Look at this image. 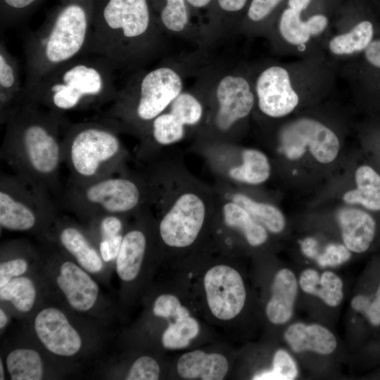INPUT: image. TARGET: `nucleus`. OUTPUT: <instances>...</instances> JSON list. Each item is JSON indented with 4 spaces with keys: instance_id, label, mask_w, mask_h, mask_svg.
Returning a JSON list of instances; mask_svg holds the SVG:
<instances>
[{
    "instance_id": "1",
    "label": "nucleus",
    "mask_w": 380,
    "mask_h": 380,
    "mask_svg": "<svg viewBox=\"0 0 380 380\" xmlns=\"http://www.w3.org/2000/svg\"><path fill=\"white\" fill-rule=\"evenodd\" d=\"M63 115L24 101L6 122L1 158L15 174L47 191L59 190Z\"/></svg>"
},
{
    "instance_id": "2",
    "label": "nucleus",
    "mask_w": 380,
    "mask_h": 380,
    "mask_svg": "<svg viewBox=\"0 0 380 380\" xmlns=\"http://www.w3.org/2000/svg\"><path fill=\"white\" fill-rule=\"evenodd\" d=\"M115 70L105 58L86 54L46 75L24 101L63 116L67 111L112 103L118 91Z\"/></svg>"
},
{
    "instance_id": "3",
    "label": "nucleus",
    "mask_w": 380,
    "mask_h": 380,
    "mask_svg": "<svg viewBox=\"0 0 380 380\" xmlns=\"http://www.w3.org/2000/svg\"><path fill=\"white\" fill-rule=\"evenodd\" d=\"M93 20L80 4H65L25 42V79L22 101L39 81L58 67L88 54Z\"/></svg>"
},
{
    "instance_id": "4",
    "label": "nucleus",
    "mask_w": 380,
    "mask_h": 380,
    "mask_svg": "<svg viewBox=\"0 0 380 380\" xmlns=\"http://www.w3.org/2000/svg\"><path fill=\"white\" fill-rule=\"evenodd\" d=\"M156 39L146 0H108L93 19L88 53L105 58L115 70L134 66L151 55Z\"/></svg>"
},
{
    "instance_id": "5",
    "label": "nucleus",
    "mask_w": 380,
    "mask_h": 380,
    "mask_svg": "<svg viewBox=\"0 0 380 380\" xmlns=\"http://www.w3.org/2000/svg\"><path fill=\"white\" fill-rule=\"evenodd\" d=\"M62 146L69 182L84 184L123 171L126 151L116 127L104 120L70 125Z\"/></svg>"
},
{
    "instance_id": "6",
    "label": "nucleus",
    "mask_w": 380,
    "mask_h": 380,
    "mask_svg": "<svg viewBox=\"0 0 380 380\" xmlns=\"http://www.w3.org/2000/svg\"><path fill=\"white\" fill-rule=\"evenodd\" d=\"M182 80L167 66L154 68L118 91L103 120L115 127L127 125L142 132L182 91Z\"/></svg>"
},
{
    "instance_id": "7",
    "label": "nucleus",
    "mask_w": 380,
    "mask_h": 380,
    "mask_svg": "<svg viewBox=\"0 0 380 380\" xmlns=\"http://www.w3.org/2000/svg\"><path fill=\"white\" fill-rule=\"evenodd\" d=\"M147 198L145 183L122 171L84 184L68 182L60 203L86 221L104 215L125 216L141 208Z\"/></svg>"
},
{
    "instance_id": "8",
    "label": "nucleus",
    "mask_w": 380,
    "mask_h": 380,
    "mask_svg": "<svg viewBox=\"0 0 380 380\" xmlns=\"http://www.w3.org/2000/svg\"><path fill=\"white\" fill-rule=\"evenodd\" d=\"M58 217L56 207L49 193L15 174L1 175V228L32 232L46 239Z\"/></svg>"
},
{
    "instance_id": "9",
    "label": "nucleus",
    "mask_w": 380,
    "mask_h": 380,
    "mask_svg": "<svg viewBox=\"0 0 380 380\" xmlns=\"http://www.w3.org/2000/svg\"><path fill=\"white\" fill-rule=\"evenodd\" d=\"M281 150L287 158H300L307 148L319 162H332L339 151L335 133L322 122L302 118L286 124L280 133Z\"/></svg>"
},
{
    "instance_id": "10",
    "label": "nucleus",
    "mask_w": 380,
    "mask_h": 380,
    "mask_svg": "<svg viewBox=\"0 0 380 380\" xmlns=\"http://www.w3.org/2000/svg\"><path fill=\"white\" fill-rule=\"evenodd\" d=\"M48 261L56 269V286L69 306L80 313L92 311L99 302L101 293L89 272L58 247L51 251Z\"/></svg>"
},
{
    "instance_id": "11",
    "label": "nucleus",
    "mask_w": 380,
    "mask_h": 380,
    "mask_svg": "<svg viewBox=\"0 0 380 380\" xmlns=\"http://www.w3.org/2000/svg\"><path fill=\"white\" fill-rule=\"evenodd\" d=\"M206 215L204 201L194 192L182 194L163 216L159 234L170 247L184 248L196 239Z\"/></svg>"
},
{
    "instance_id": "12",
    "label": "nucleus",
    "mask_w": 380,
    "mask_h": 380,
    "mask_svg": "<svg viewBox=\"0 0 380 380\" xmlns=\"http://www.w3.org/2000/svg\"><path fill=\"white\" fill-rule=\"evenodd\" d=\"M204 288L212 314L222 320L232 319L243 309L246 289L241 276L232 267L219 265L204 277Z\"/></svg>"
},
{
    "instance_id": "13",
    "label": "nucleus",
    "mask_w": 380,
    "mask_h": 380,
    "mask_svg": "<svg viewBox=\"0 0 380 380\" xmlns=\"http://www.w3.org/2000/svg\"><path fill=\"white\" fill-rule=\"evenodd\" d=\"M33 325L38 340L51 354L70 357L80 352L82 337L60 308L48 306L41 309Z\"/></svg>"
},
{
    "instance_id": "14",
    "label": "nucleus",
    "mask_w": 380,
    "mask_h": 380,
    "mask_svg": "<svg viewBox=\"0 0 380 380\" xmlns=\"http://www.w3.org/2000/svg\"><path fill=\"white\" fill-rule=\"evenodd\" d=\"M46 241L51 242L91 274L103 269V260L87 228L67 217L56 220Z\"/></svg>"
},
{
    "instance_id": "15",
    "label": "nucleus",
    "mask_w": 380,
    "mask_h": 380,
    "mask_svg": "<svg viewBox=\"0 0 380 380\" xmlns=\"http://www.w3.org/2000/svg\"><path fill=\"white\" fill-rule=\"evenodd\" d=\"M255 92L260 110L271 118L289 115L299 102L289 72L279 65L270 66L261 72L256 80Z\"/></svg>"
},
{
    "instance_id": "16",
    "label": "nucleus",
    "mask_w": 380,
    "mask_h": 380,
    "mask_svg": "<svg viewBox=\"0 0 380 380\" xmlns=\"http://www.w3.org/2000/svg\"><path fill=\"white\" fill-rule=\"evenodd\" d=\"M218 104L215 122L220 131L229 130L236 122L247 117L254 106L255 98L250 84L243 77L227 75L216 87Z\"/></svg>"
},
{
    "instance_id": "17",
    "label": "nucleus",
    "mask_w": 380,
    "mask_h": 380,
    "mask_svg": "<svg viewBox=\"0 0 380 380\" xmlns=\"http://www.w3.org/2000/svg\"><path fill=\"white\" fill-rule=\"evenodd\" d=\"M23 85L16 60L0 43V121L6 124L22 103Z\"/></svg>"
},
{
    "instance_id": "18",
    "label": "nucleus",
    "mask_w": 380,
    "mask_h": 380,
    "mask_svg": "<svg viewBox=\"0 0 380 380\" xmlns=\"http://www.w3.org/2000/svg\"><path fill=\"white\" fill-rule=\"evenodd\" d=\"M337 216L345 246L355 253L367 250L375 234L373 217L362 210L353 208L341 209Z\"/></svg>"
},
{
    "instance_id": "19",
    "label": "nucleus",
    "mask_w": 380,
    "mask_h": 380,
    "mask_svg": "<svg viewBox=\"0 0 380 380\" xmlns=\"http://www.w3.org/2000/svg\"><path fill=\"white\" fill-rule=\"evenodd\" d=\"M177 369L179 375L186 379L221 380L227 373L228 362L222 354H208L196 350L182 355Z\"/></svg>"
},
{
    "instance_id": "20",
    "label": "nucleus",
    "mask_w": 380,
    "mask_h": 380,
    "mask_svg": "<svg viewBox=\"0 0 380 380\" xmlns=\"http://www.w3.org/2000/svg\"><path fill=\"white\" fill-rule=\"evenodd\" d=\"M284 338L296 353L312 350L319 354L328 355L336 347L334 334L319 324H293L285 331Z\"/></svg>"
},
{
    "instance_id": "21",
    "label": "nucleus",
    "mask_w": 380,
    "mask_h": 380,
    "mask_svg": "<svg viewBox=\"0 0 380 380\" xmlns=\"http://www.w3.org/2000/svg\"><path fill=\"white\" fill-rule=\"evenodd\" d=\"M297 295V281L293 273L288 269L279 270L272 286V296L266 307L269 320L276 324L286 322L293 313Z\"/></svg>"
},
{
    "instance_id": "22",
    "label": "nucleus",
    "mask_w": 380,
    "mask_h": 380,
    "mask_svg": "<svg viewBox=\"0 0 380 380\" xmlns=\"http://www.w3.org/2000/svg\"><path fill=\"white\" fill-rule=\"evenodd\" d=\"M147 236L139 228L127 232L123 236L116 262V272L122 281L129 282L139 275L146 251Z\"/></svg>"
},
{
    "instance_id": "23",
    "label": "nucleus",
    "mask_w": 380,
    "mask_h": 380,
    "mask_svg": "<svg viewBox=\"0 0 380 380\" xmlns=\"http://www.w3.org/2000/svg\"><path fill=\"white\" fill-rule=\"evenodd\" d=\"M301 12L288 8L279 19V31L289 44L300 46L311 38L322 34L328 25V18L322 14L313 15L307 20L300 18Z\"/></svg>"
},
{
    "instance_id": "24",
    "label": "nucleus",
    "mask_w": 380,
    "mask_h": 380,
    "mask_svg": "<svg viewBox=\"0 0 380 380\" xmlns=\"http://www.w3.org/2000/svg\"><path fill=\"white\" fill-rule=\"evenodd\" d=\"M357 188L347 191L343 200L349 204H361L372 210H380V176L374 169L362 165L355 172Z\"/></svg>"
},
{
    "instance_id": "25",
    "label": "nucleus",
    "mask_w": 380,
    "mask_h": 380,
    "mask_svg": "<svg viewBox=\"0 0 380 380\" xmlns=\"http://www.w3.org/2000/svg\"><path fill=\"white\" fill-rule=\"evenodd\" d=\"M6 365L12 380H40L44 377L43 360L34 349H13L8 353Z\"/></svg>"
},
{
    "instance_id": "26",
    "label": "nucleus",
    "mask_w": 380,
    "mask_h": 380,
    "mask_svg": "<svg viewBox=\"0 0 380 380\" xmlns=\"http://www.w3.org/2000/svg\"><path fill=\"white\" fill-rule=\"evenodd\" d=\"M223 216L226 224L239 229L251 246H260L267 240L265 229L238 203L232 201L226 203L223 206Z\"/></svg>"
},
{
    "instance_id": "27",
    "label": "nucleus",
    "mask_w": 380,
    "mask_h": 380,
    "mask_svg": "<svg viewBox=\"0 0 380 380\" xmlns=\"http://www.w3.org/2000/svg\"><path fill=\"white\" fill-rule=\"evenodd\" d=\"M374 27L369 20L357 23L350 30L334 37L329 43L330 51L338 56L365 51L374 40Z\"/></svg>"
},
{
    "instance_id": "28",
    "label": "nucleus",
    "mask_w": 380,
    "mask_h": 380,
    "mask_svg": "<svg viewBox=\"0 0 380 380\" xmlns=\"http://www.w3.org/2000/svg\"><path fill=\"white\" fill-rule=\"evenodd\" d=\"M242 160L241 165L229 170L232 179L249 184H258L268 179L270 165L262 152L253 148L245 149L242 153Z\"/></svg>"
},
{
    "instance_id": "29",
    "label": "nucleus",
    "mask_w": 380,
    "mask_h": 380,
    "mask_svg": "<svg viewBox=\"0 0 380 380\" xmlns=\"http://www.w3.org/2000/svg\"><path fill=\"white\" fill-rule=\"evenodd\" d=\"M37 294L32 279L23 275L11 279L7 284L0 287L1 300L10 302L21 313L32 310L36 303Z\"/></svg>"
},
{
    "instance_id": "30",
    "label": "nucleus",
    "mask_w": 380,
    "mask_h": 380,
    "mask_svg": "<svg viewBox=\"0 0 380 380\" xmlns=\"http://www.w3.org/2000/svg\"><path fill=\"white\" fill-rule=\"evenodd\" d=\"M232 198V201L242 206L257 222H261L271 232L279 233L284 229L285 219L277 207L257 202L242 194H235Z\"/></svg>"
},
{
    "instance_id": "31",
    "label": "nucleus",
    "mask_w": 380,
    "mask_h": 380,
    "mask_svg": "<svg viewBox=\"0 0 380 380\" xmlns=\"http://www.w3.org/2000/svg\"><path fill=\"white\" fill-rule=\"evenodd\" d=\"M198 332L199 325L194 318L188 316L177 319L174 323L170 324L164 331L162 342L166 348H184Z\"/></svg>"
},
{
    "instance_id": "32",
    "label": "nucleus",
    "mask_w": 380,
    "mask_h": 380,
    "mask_svg": "<svg viewBox=\"0 0 380 380\" xmlns=\"http://www.w3.org/2000/svg\"><path fill=\"white\" fill-rule=\"evenodd\" d=\"M149 129L154 141L159 145L176 143L184 136V125L170 112L156 117Z\"/></svg>"
},
{
    "instance_id": "33",
    "label": "nucleus",
    "mask_w": 380,
    "mask_h": 380,
    "mask_svg": "<svg viewBox=\"0 0 380 380\" xmlns=\"http://www.w3.org/2000/svg\"><path fill=\"white\" fill-rule=\"evenodd\" d=\"M169 112L184 126L194 125L202 118L203 106L193 94L182 91L170 105Z\"/></svg>"
},
{
    "instance_id": "34",
    "label": "nucleus",
    "mask_w": 380,
    "mask_h": 380,
    "mask_svg": "<svg viewBox=\"0 0 380 380\" xmlns=\"http://www.w3.org/2000/svg\"><path fill=\"white\" fill-rule=\"evenodd\" d=\"M298 375L296 362L284 350H278L273 357V368L253 376L254 380H292Z\"/></svg>"
},
{
    "instance_id": "35",
    "label": "nucleus",
    "mask_w": 380,
    "mask_h": 380,
    "mask_svg": "<svg viewBox=\"0 0 380 380\" xmlns=\"http://www.w3.org/2000/svg\"><path fill=\"white\" fill-rule=\"evenodd\" d=\"M186 0H166L160 12V20L166 30L173 32L184 31L189 22Z\"/></svg>"
},
{
    "instance_id": "36",
    "label": "nucleus",
    "mask_w": 380,
    "mask_h": 380,
    "mask_svg": "<svg viewBox=\"0 0 380 380\" xmlns=\"http://www.w3.org/2000/svg\"><path fill=\"white\" fill-rule=\"evenodd\" d=\"M315 295L328 305H338L343 296L342 281L331 272H324L320 277Z\"/></svg>"
},
{
    "instance_id": "37",
    "label": "nucleus",
    "mask_w": 380,
    "mask_h": 380,
    "mask_svg": "<svg viewBox=\"0 0 380 380\" xmlns=\"http://www.w3.org/2000/svg\"><path fill=\"white\" fill-rule=\"evenodd\" d=\"M160 367L156 360L148 355L137 358L132 365L125 379L157 380L160 377Z\"/></svg>"
},
{
    "instance_id": "38",
    "label": "nucleus",
    "mask_w": 380,
    "mask_h": 380,
    "mask_svg": "<svg viewBox=\"0 0 380 380\" xmlns=\"http://www.w3.org/2000/svg\"><path fill=\"white\" fill-rule=\"evenodd\" d=\"M350 257V250L346 246L331 243L317 257V261L319 266L334 267L346 262Z\"/></svg>"
},
{
    "instance_id": "39",
    "label": "nucleus",
    "mask_w": 380,
    "mask_h": 380,
    "mask_svg": "<svg viewBox=\"0 0 380 380\" xmlns=\"http://www.w3.org/2000/svg\"><path fill=\"white\" fill-rule=\"evenodd\" d=\"M182 307L179 299L171 294H162L155 300L153 312L157 317L176 318Z\"/></svg>"
},
{
    "instance_id": "40",
    "label": "nucleus",
    "mask_w": 380,
    "mask_h": 380,
    "mask_svg": "<svg viewBox=\"0 0 380 380\" xmlns=\"http://www.w3.org/2000/svg\"><path fill=\"white\" fill-rule=\"evenodd\" d=\"M282 0H252L248 11V18L259 22L267 18Z\"/></svg>"
},
{
    "instance_id": "41",
    "label": "nucleus",
    "mask_w": 380,
    "mask_h": 380,
    "mask_svg": "<svg viewBox=\"0 0 380 380\" xmlns=\"http://www.w3.org/2000/svg\"><path fill=\"white\" fill-rule=\"evenodd\" d=\"M124 234H120L110 239L98 241L96 245L105 262L116 260L119 253Z\"/></svg>"
},
{
    "instance_id": "42",
    "label": "nucleus",
    "mask_w": 380,
    "mask_h": 380,
    "mask_svg": "<svg viewBox=\"0 0 380 380\" xmlns=\"http://www.w3.org/2000/svg\"><path fill=\"white\" fill-rule=\"evenodd\" d=\"M319 279V275L316 270L308 269L300 274L299 283L301 289L305 293L315 295Z\"/></svg>"
},
{
    "instance_id": "43",
    "label": "nucleus",
    "mask_w": 380,
    "mask_h": 380,
    "mask_svg": "<svg viewBox=\"0 0 380 380\" xmlns=\"http://www.w3.org/2000/svg\"><path fill=\"white\" fill-rule=\"evenodd\" d=\"M364 52L366 61L380 69V39H374Z\"/></svg>"
},
{
    "instance_id": "44",
    "label": "nucleus",
    "mask_w": 380,
    "mask_h": 380,
    "mask_svg": "<svg viewBox=\"0 0 380 380\" xmlns=\"http://www.w3.org/2000/svg\"><path fill=\"white\" fill-rule=\"evenodd\" d=\"M365 316L373 325L380 324V286L374 299L369 304Z\"/></svg>"
},
{
    "instance_id": "45",
    "label": "nucleus",
    "mask_w": 380,
    "mask_h": 380,
    "mask_svg": "<svg viewBox=\"0 0 380 380\" xmlns=\"http://www.w3.org/2000/svg\"><path fill=\"white\" fill-rule=\"evenodd\" d=\"M300 243L302 251L306 256L310 258L317 257L318 243L314 238H305Z\"/></svg>"
},
{
    "instance_id": "46",
    "label": "nucleus",
    "mask_w": 380,
    "mask_h": 380,
    "mask_svg": "<svg viewBox=\"0 0 380 380\" xmlns=\"http://www.w3.org/2000/svg\"><path fill=\"white\" fill-rule=\"evenodd\" d=\"M219 6L225 12L235 13L241 11L247 0H217Z\"/></svg>"
},
{
    "instance_id": "47",
    "label": "nucleus",
    "mask_w": 380,
    "mask_h": 380,
    "mask_svg": "<svg viewBox=\"0 0 380 380\" xmlns=\"http://www.w3.org/2000/svg\"><path fill=\"white\" fill-rule=\"evenodd\" d=\"M370 303L371 300L368 297L359 295L353 298L351 301V306L355 310L365 315Z\"/></svg>"
},
{
    "instance_id": "48",
    "label": "nucleus",
    "mask_w": 380,
    "mask_h": 380,
    "mask_svg": "<svg viewBox=\"0 0 380 380\" xmlns=\"http://www.w3.org/2000/svg\"><path fill=\"white\" fill-rule=\"evenodd\" d=\"M37 0H3V1L11 8L23 9L30 6Z\"/></svg>"
},
{
    "instance_id": "49",
    "label": "nucleus",
    "mask_w": 380,
    "mask_h": 380,
    "mask_svg": "<svg viewBox=\"0 0 380 380\" xmlns=\"http://www.w3.org/2000/svg\"><path fill=\"white\" fill-rule=\"evenodd\" d=\"M310 0H289V7L296 11L303 12L310 4Z\"/></svg>"
},
{
    "instance_id": "50",
    "label": "nucleus",
    "mask_w": 380,
    "mask_h": 380,
    "mask_svg": "<svg viewBox=\"0 0 380 380\" xmlns=\"http://www.w3.org/2000/svg\"><path fill=\"white\" fill-rule=\"evenodd\" d=\"M191 6L195 8H203L206 6L211 0H186Z\"/></svg>"
},
{
    "instance_id": "51",
    "label": "nucleus",
    "mask_w": 380,
    "mask_h": 380,
    "mask_svg": "<svg viewBox=\"0 0 380 380\" xmlns=\"http://www.w3.org/2000/svg\"><path fill=\"white\" fill-rule=\"evenodd\" d=\"M8 323V317L4 310L0 308V329L1 331L6 327Z\"/></svg>"
},
{
    "instance_id": "52",
    "label": "nucleus",
    "mask_w": 380,
    "mask_h": 380,
    "mask_svg": "<svg viewBox=\"0 0 380 380\" xmlns=\"http://www.w3.org/2000/svg\"><path fill=\"white\" fill-rule=\"evenodd\" d=\"M5 379V372L4 369L3 360L0 358V380Z\"/></svg>"
}]
</instances>
